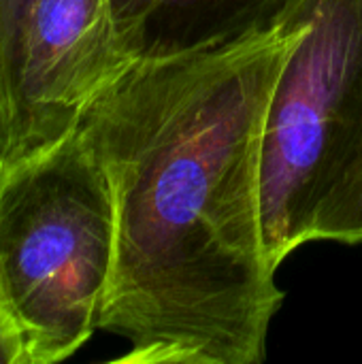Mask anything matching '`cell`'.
Masks as SVG:
<instances>
[{
    "label": "cell",
    "instance_id": "cell-8",
    "mask_svg": "<svg viewBox=\"0 0 362 364\" xmlns=\"http://www.w3.org/2000/svg\"><path fill=\"white\" fill-rule=\"evenodd\" d=\"M0 364H30L28 348L0 284Z\"/></svg>",
    "mask_w": 362,
    "mask_h": 364
},
{
    "label": "cell",
    "instance_id": "cell-2",
    "mask_svg": "<svg viewBox=\"0 0 362 364\" xmlns=\"http://www.w3.org/2000/svg\"><path fill=\"white\" fill-rule=\"evenodd\" d=\"M113 260V194L81 124L0 160V284L30 364L68 360L92 339Z\"/></svg>",
    "mask_w": 362,
    "mask_h": 364
},
{
    "label": "cell",
    "instance_id": "cell-4",
    "mask_svg": "<svg viewBox=\"0 0 362 364\" xmlns=\"http://www.w3.org/2000/svg\"><path fill=\"white\" fill-rule=\"evenodd\" d=\"M130 64L109 0H34L19 60L21 151L77 128Z\"/></svg>",
    "mask_w": 362,
    "mask_h": 364
},
{
    "label": "cell",
    "instance_id": "cell-1",
    "mask_svg": "<svg viewBox=\"0 0 362 364\" xmlns=\"http://www.w3.org/2000/svg\"><path fill=\"white\" fill-rule=\"evenodd\" d=\"M288 11L224 47L130 64L81 128L107 173L115 260L98 331L124 364H260L284 290L262 237L260 147L301 36Z\"/></svg>",
    "mask_w": 362,
    "mask_h": 364
},
{
    "label": "cell",
    "instance_id": "cell-3",
    "mask_svg": "<svg viewBox=\"0 0 362 364\" xmlns=\"http://www.w3.org/2000/svg\"><path fill=\"white\" fill-rule=\"evenodd\" d=\"M303 30L269 98L260 147L269 264L312 241L316 215L362 149V0H292Z\"/></svg>",
    "mask_w": 362,
    "mask_h": 364
},
{
    "label": "cell",
    "instance_id": "cell-5",
    "mask_svg": "<svg viewBox=\"0 0 362 364\" xmlns=\"http://www.w3.org/2000/svg\"><path fill=\"white\" fill-rule=\"evenodd\" d=\"M292 0H109L132 62L211 51L277 28Z\"/></svg>",
    "mask_w": 362,
    "mask_h": 364
},
{
    "label": "cell",
    "instance_id": "cell-6",
    "mask_svg": "<svg viewBox=\"0 0 362 364\" xmlns=\"http://www.w3.org/2000/svg\"><path fill=\"white\" fill-rule=\"evenodd\" d=\"M34 0H0V160L21 151L19 60Z\"/></svg>",
    "mask_w": 362,
    "mask_h": 364
},
{
    "label": "cell",
    "instance_id": "cell-7",
    "mask_svg": "<svg viewBox=\"0 0 362 364\" xmlns=\"http://www.w3.org/2000/svg\"><path fill=\"white\" fill-rule=\"evenodd\" d=\"M320 239L362 241V149L316 215L312 241Z\"/></svg>",
    "mask_w": 362,
    "mask_h": 364
}]
</instances>
